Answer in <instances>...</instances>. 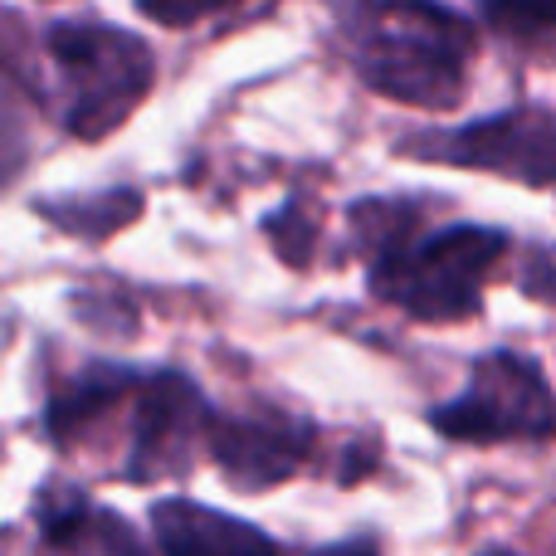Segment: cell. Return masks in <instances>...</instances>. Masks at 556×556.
Returning a JSON list of instances; mask_svg holds the SVG:
<instances>
[{"instance_id": "cell-12", "label": "cell", "mask_w": 556, "mask_h": 556, "mask_svg": "<svg viewBox=\"0 0 556 556\" xmlns=\"http://www.w3.org/2000/svg\"><path fill=\"white\" fill-rule=\"evenodd\" d=\"M479 10L503 39H556V0H479Z\"/></svg>"}, {"instance_id": "cell-11", "label": "cell", "mask_w": 556, "mask_h": 556, "mask_svg": "<svg viewBox=\"0 0 556 556\" xmlns=\"http://www.w3.org/2000/svg\"><path fill=\"white\" fill-rule=\"evenodd\" d=\"M39 211L68 235L84 240H103V235L123 230L132 215H142V195L137 191H103V195H74V201H45Z\"/></svg>"}, {"instance_id": "cell-5", "label": "cell", "mask_w": 556, "mask_h": 556, "mask_svg": "<svg viewBox=\"0 0 556 556\" xmlns=\"http://www.w3.org/2000/svg\"><path fill=\"white\" fill-rule=\"evenodd\" d=\"M405 152L425 156V162L479 166V172L547 186L556 181V117L538 113V108H508V113L469 123L459 132L415 137V142H405Z\"/></svg>"}, {"instance_id": "cell-9", "label": "cell", "mask_w": 556, "mask_h": 556, "mask_svg": "<svg viewBox=\"0 0 556 556\" xmlns=\"http://www.w3.org/2000/svg\"><path fill=\"white\" fill-rule=\"evenodd\" d=\"M39 556H147L117 513L93 508L84 493H45L39 503Z\"/></svg>"}, {"instance_id": "cell-13", "label": "cell", "mask_w": 556, "mask_h": 556, "mask_svg": "<svg viewBox=\"0 0 556 556\" xmlns=\"http://www.w3.org/2000/svg\"><path fill=\"white\" fill-rule=\"evenodd\" d=\"M240 5V0H137V10H142L147 20H156V25H201V20L220 15V10Z\"/></svg>"}, {"instance_id": "cell-6", "label": "cell", "mask_w": 556, "mask_h": 556, "mask_svg": "<svg viewBox=\"0 0 556 556\" xmlns=\"http://www.w3.org/2000/svg\"><path fill=\"white\" fill-rule=\"evenodd\" d=\"M211 430V405L195 381L176 371L137 376L132 386V450H127V479L152 483L166 473L191 469L195 440Z\"/></svg>"}, {"instance_id": "cell-15", "label": "cell", "mask_w": 556, "mask_h": 556, "mask_svg": "<svg viewBox=\"0 0 556 556\" xmlns=\"http://www.w3.org/2000/svg\"><path fill=\"white\" fill-rule=\"evenodd\" d=\"M483 556H518V552H503V547H498V552H483Z\"/></svg>"}, {"instance_id": "cell-10", "label": "cell", "mask_w": 556, "mask_h": 556, "mask_svg": "<svg viewBox=\"0 0 556 556\" xmlns=\"http://www.w3.org/2000/svg\"><path fill=\"white\" fill-rule=\"evenodd\" d=\"M137 386V371H123V366H93V371L74 376L68 386H59L49 395V410H45V425H49V440L54 444H74L93 430L103 415H113L117 401H127Z\"/></svg>"}, {"instance_id": "cell-4", "label": "cell", "mask_w": 556, "mask_h": 556, "mask_svg": "<svg viewBox=\"0 0 556 556\" xmlns=\"http://www.w3.org/2000/svg\"><path fill=\"white\" fill-rule=\"evenodd\" d=\"M430 425L444 440L503 444V440H552L556 395L532 356L493 352L473 366L464 395L430 410Z\"/></svg>"}, {"instance_id": "cell-1", "label": "cell", "mask_w": 556, "mask_h": 556, "mask_svg": "<svg viewBox=\"0 0 556 556\" xmlns=\"http://www.w3.org/2000/svg\"><path fill=\"white\" fill-rule=\"evenodd\" d=\"M342 39L371 93L410 108L459 103L473 29L440 0H342Z\"/></svg>"}, {"instance_id": "cell-2", "label": "cell", "mask_w": 556, "mask_h": 556, "mask_svg": "<svg viewBox=\"0 0 556 556\" xmlns=\"http://www.w3.org/2000/svg\"><path fill=\"white\" fill-rule=\"evenodd\" d=\"M503 254L508 235L489 225H454L440 235H415V225H405L376 250L371 288L420 323H459L479 313L483 283Z\"/></svg>"}, {"instance_id": "cell-8", "label": "cell", "mask_w": 556, "mask_h": 556, "mask_svg": "<svg viewBox=\"0 0 556 556\" xmlns=\"http://www.w3.org/2000/svg\"><path fill=\"white\" fill-rule=\"evenodd\" d=\"M152 532L162 556H283L269 532L191 498H166L152 508Z\"/></svg>"}, {"instance_id": "cell-3", "label": "cell", "mask_w": 556, "mask_h": 556, "mask_svg": "<svg viewBox=\"0 0 556 556\" xmlns=\"http://www.w3.org/2000/svg\"><path fill=\"white\" fill-rule=\"evenodd\" d=\"M45 45L64 84V127L74 137H108L152 93V49L127 29L59 20Z\"/></svg>"}, {"instance_id": "cell-7", "label": "cell", "mask_w": 556, "mask_h": 556, "mask_svg": "<svg viewBox=\"0 0 556 556\" xmlns=\"http://www.w3.org/2000/svg\"><path fill=\"white\" fill-rule=\"evenodd\" d=\"M211 454L220 473L244 493L274 489L293 479L313 454V425L288 410H244V415H211Z\"/></svg>"}, {"instance_id": "cell-14", "label": "cell", "mask_w": 556, "mask_h": 556, "mask_svg": "<svg viewBox=\"0 0 556 556\" xmlns=\"http://www.w3.org/2000/svg\"><path fill=\"white\" fill-rule=\"evenodd\" d=\"M313 556H381V547H376L371 538H352V542H337V547H323Z\"/></svg>"}]
</instances>
